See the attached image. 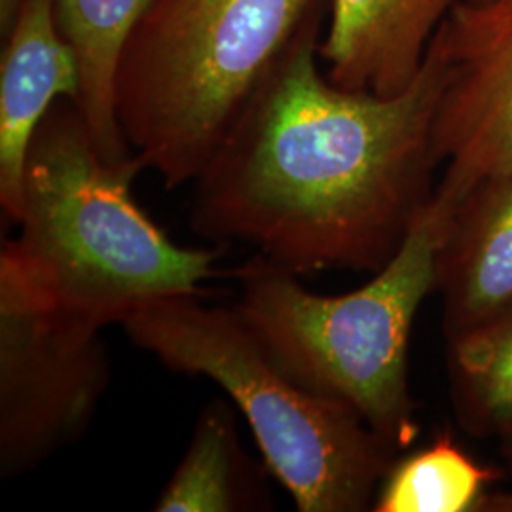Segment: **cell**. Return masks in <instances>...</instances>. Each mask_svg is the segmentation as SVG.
<instances>
[{
	"mask_svg": "<svg viewBox=\"0 0 512 512\" xmlns=\"http://www.w3.org/2000/svg\"><path fill=\"white\" fill-rule=\"evenodd\" d=\"M311 27L256 86L194 181L190 226L293 274L378 272L431 202L442 69L431 46L399 95L319 71Z\"/></svg>",
	"mask_w": 512,
	"mask_h": 512,
	"instance_id": "1",
	"label": "cell"
},
{
	"mask_svg": "<svg viewBox=\"0 0 512 512\" xmlns=\"http://www.w3.org/2000/svg\"><path fill=\"white\" fill-rule=\"evenodd\" d=\"M137 154L112 164L73 99L57 101L33 135L16 238L2 247L59 310L99 329L171 296H202L219 249L169 238L133 196Z\"/></svg>",
	"mask_w": 512,
	"mask_h": 512,
	"instance_id": "2",
	"label": "cell"
},
{
	"mask_svg": "<svg viewBox=\"0 0 512 512\" xmlns=\"http://www.w3.org/2000/svg\"><path fill=\"white\" fill-rule=\"evenodd\" d=\"M330 0H150L129 37L116 107L165 188L194 183L256 86Z\"/></svg>",
	"mask_w": 512,
	"mask_h": 512,
	"instance_id": "3",
	"label": "cell"
},
{
	"mask_svg": "<svg viewBox=\"0 0 512 512\" xmlns=\"http://www.w3.org/2000/svg\"><path fill=\"white\" fill-rule=\"evenodd\" d=\"M120 327L169 370L219 385L298 511H372L399 450L351 406L293 378L236 306L171 296L135 311Z\"/></svg>",
	"mask_w": 512,
	"mask_h": 512,
	"instance_id": "4",
	"label": "cell"
},
{
	"mask_svg": "<svg viewBox=\"0 0 512 512\" xmlns=\"http://www.w3.org/2000/svg\"><path fill=\"white\" fill-rule=\"evenodd\" d=\"M450 207L433 194L401 249L363 287L329 296L253 255L234 304L275 361L311 391L351 406L395 450L420 435L408 382L410 334L435 293V258Z\"/></svg>",
	"mask_w": 512,
	"mask_h": 512,
	"instance_id": "5",
	"label": "cell"
},
{
	"mask_svg": "<svg viewBox=\"0 0 512 512\" xmlns=\"http://www.w3.org/2000/svg\"><path fill=\"white\" fill-rule=\"evenodd\" d=\"M99 327L59 310L0 249V476L82 439L110 384Z\"/></svg>",
	"mask_w": 512,
	"mask_h": 512,
	"instance_id": "6",
	"label": "cell"
},
{
	"mask_svg": "<svg viewBox=\"0 0 512 512\" xmlns=\"http://www.w3.org/2000/svg\"><path fill=\"white\" fill-rule=\"evenodd\" d=\"M431 50L442 69L433 150L435 196L454 207L512 171V0H459Z\"/></svg>",
	"mask_w": 512,
	"mask_h": 512,
	"instance_id": "7",
	"label": "cell"
},
{
	"mask_svg": "<svg viewBox=\"0 0 512 512\" xmlns=\"http://www.w3.org/2000/svg\"><path fill=\"white\" fill-rule=\"evenodd\" d=\"M435 291L446 342L512 310V171L478 184L450 207L435 258Z\"/></svg>",
	"mask_w": 512,
	"mask_h": 512,
	"instance_id": "8",
	"label": "cell"
},
{
	"mask_svg": "<svg viewBox=\"0 0 512 512\" xmlns=\"http://www.w3.org/2000/svg\"><path fill=\"white\" fill-rule=\"evenodd\" d=\"M78 90V63L61 35L55 0H27L0 57V205L12 224L33 135L55 103L76 101Z\"/></svg>",
	"mask_w": 512,
	"mask_h": 512,
	"instance_id": "9",
	"label": "cell"
},
{
	"mask_svg": "<svg viewBox=\"0 0 512 512\" xmlns=\"http://www.w3.org/2000/svg\"><path fill=\"white\" fill-rule=\"evenodd\" d=\"M459 0H330L319 59L330 82L376 95H399L420 74L442 21Z\"/></svg>",
	"mask_w": 512,
	"mask_h": 512,
	"instance_id": "10",
	"label": "cell"
},
{
	"mask_svg": "<svg viewBox=\"0 0 512 512\" xmlns=\"http://www.w3.org/2000/svg\"><path fill=\"white\" fill-rule=\"evenodd\" d=\"M238 410L228 399L203 406L183 458L165 482L152 511H272L266 463H256L243 446Z\"/></svg>",
	"mask_w": 512,
	"mask_h": 512,
	"instance_id": "11",
	"label": "cell"
},
{
	"mask_svg": "<svg viewBox=\"0 0 512 512\" xmlns=\"http://www.w3.org/2000/svg\"><path fill=\"white\" fill-rule=\"evenodd\" d=\"M150 0H55L61 35L69 42L80 71L76 107L101 156L112 164L135 152L120 126L116 80L129 37Z\"/></svg>",
	"mask_w": 512,
	"mask_h": 512,
	"instance_id": "12",
	"label": "cell"
},
{
	"mask_svg": "<svg viewBox=\"0 0 512 512\" xmlns=\"http://www.w3.org/2000/svg\"><path fill=\"white\" fill-rule=\"evenodd\" d=\"M446 344L459 427L473 439H499L512 425V310Z\"/></svg>",
	"mask_w": 512,
	"mask_h": 512,
	"instance_id": "13",
	"label": "cell"
},
{
	"mask_svg": "<svg viewBox=\"0 0 512 512\" xmlns=\"http://www.w3.org/2000/svg\"><path fill=\"white\" fill-rule=\"evenodd\" d=\"M505 476L480 465L450 433L397 458L374 499V512H476L482 497Z\"/></svg>",
	"mask_w": 512,
	"mask_h": 512,
	"instance_id": "14",
	"label": "cell"
},
{
	"mask_svg": "<svg viewBox=\"0 0 512 512\" xmlns=\"http://www.w3.org/2000/svg\"><path fill=\"white\" fill-rule=\"evenodd\" d=\"M499 454L505 476L512 482V425L499 437ZM476 512H512V490H490L482 497Z\"/></svg>",
	"mask_w": 512,
	"mask_h": 512,
	"instance_id": "15",
	"label": "cell"
},
{
	"mask_svg": "<svg viewBox=\"0 0 512 512\" xmlns=\"http://www.w3.org/2000/svg\"><path fill=\"white\" fill-rule=\"evenodd\" d=\"M27 0H0V38L10 35Z\"/></svg>",
	"mask_w": 512,
	"mask_h": 512,
	"instance_id": "16",
	"label": "cell"
}]
</instances>
